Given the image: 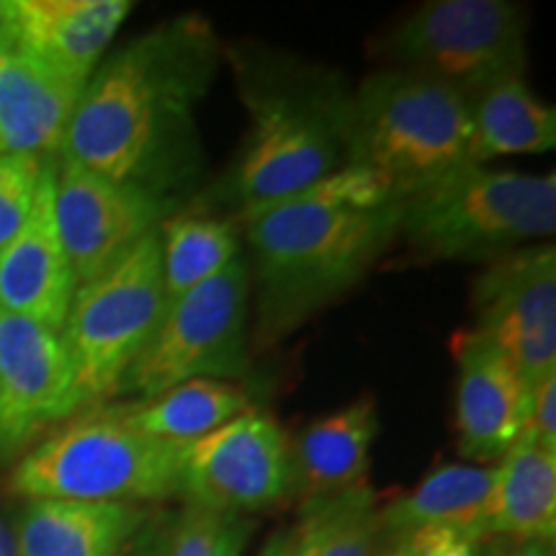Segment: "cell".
Listing matches in <instances>:
<instances>
[{
    "label": "cell",
    "mask_w": 556,
    "mask_h": 556,
    "mask_svg": "<svg viewBox=\"0 0 556 556\" xmlns=\"http://www.w3.org/2000/svg\"><path fill=\"white\" fill-rule=\"evenodd\" d=\"M217 60V31L199 13L139 34L88 78L60 157L168 199L197 163L193 111Z\"/></svg>",
    "instance_id": "6da1fadb"
},
{
    "label": "cell",
    "mask_w": 556,
    "mask_h": 556,
    "mask_svg": "<svg viewBox=\"0 0 556 556\" xmlns=\"http://www.w3.org/2000/svg\"><path fill=\"white\" fill-rule=\"evenodd\" d=\"M250 250L258 340L278 343L364 281L397 240L400 201L356 165L238 214Z\"/></svg>",
    "instance_id": "7a4b0ae2"
},
{
    "label": "cell",
    "mask_w": 556,
    "mask_h": 556,
    "mask_svg": "<svg viewBox=\"0 0 556 556\" xmlns=\"http://www.w3.org/2000/svg\"><path fill=\"white\" fill-rule=\"evenodd\" d=\"M248 137L227 178L238 214L294 197L351 160L353 93L336 70L263 50H232Z\"/></svg>",
    "instance_id": "3957f363"
},
{
    "label": "cell",
    "mask_w": 556,
    "mask_h": 556,
    "mask_svg": "<svg viewBox=\"0 0 556 556\" xmlns=\"http://www.w3.org/2000/svg\"><path fill=\"white\" fill-rule=\"evenodd\" d=\"M556 176L462 165L400 201L397 240L415 263L497 261L554 238Z\"/></svg>",
    "instance_id": "277c9868"
},
{
    "label": "cell",
    "mask_w": 556,
    "mask_h": 556,
    "mask_svg": "<svg viewBox=\"0 0 556 556\" xmlns=\"http://www.w3.org/2000/svg\"><path fill=\"white\" fill-rule=\"evenodd\" d=\"M180 446L131 426L127 405H93L18 458L11 490L24 500L160 503L180 495Z\"/></svg>",
    "instance_id": "5b68a950"
},
{
    "label": "cell",
    "mask_w": 556,
    "mask_h": 556,
    "mask_svg": "<svg viewBox=\"0 0 556 556\" xmlns=\"http://www.w3.org/2000/svg\"><path fill=\"white\" fill-rule=\"evenodd\" d=\"M471 163L469 101L413 70H377L353 90L351 160L402 201Z\"/></svg>",
    "instance_id": "8992f818"
},
{
    "label": "cell",
    "mask_w": 556,
    "mask_h": 556,
    "mask_svg": "<svg viewBox=\"0 0 556 556\" xmlns=\"http://www.w3.org/2000/svg\"><path fill=\"white\" fill-rule=\"evenodd\" d=\"M165 309L157 229L106 274L78 287L60 330L78 413L119 392L131 364L155 338Z\"/></svg>",
    "instance_id": "52a82bcc"
},
{
    "label": "cell",
    "mask_w": 556,
    "mask_h": 556,
    "mask_svg": "<svg viewBox=\"0 0 556 556\" xmlns=\"http://www.w3.org/2000/svg\"><path fill=\"white\" fill-rule=\"evenodd\" d=\"M528 13L510 0H430L381 37L392 67L456 88L464 99L523 75Z\"/></svg>",
    "instance_id": "ba28073f"
},
{
    "label": "cell",
    "mask_w": 556,
    "mask_h": 556,
    "mask_svg": "<svg viewBox=\"0 0 556 556\" xmlns=\"http://www.w3.org/2000/svg\"><path fill=\"white\" fill-rule=\"evenodd\" d=\"M250 268L238 258L165 309L116 394L150 400L193 379L235 381L248 366Z\"/></svg>",
    "instance_id": "9c48e42d"
},
{
    "label": "cell",
    "mask_w": 556,
    "mask_h": 556,
    "mask_svg": "<svg viewBox=\"0 0 556 556\" xmlns=\"http://www.w3.org/2000/svg\"><path fill=\"white\" fill-rule=\"evenodd\" d=\"M291 492L289 438L266 409H242L180 451V495L193 507L248 516Z\"/></svg>",
    "instance_id": "30bf717a"
},
{
    "label": "cell",
    "mask_w": 556,
    "mask_h": 556,
    "mask_svg": "<svg viewBox=\"0 0 556 556\" xmlns=\"http://www.w3.org/2000/svg\"><path fill=\"white\" fill-rule=\"evenodd\" d=\"M475 328L516 368L526 402L556 374V250L539 242L492 261L471 291Z\"/></svg>",
    "instance_id": "8fae6325"
},
{
    "label": "cell",
    "mask_w": 556,
    "mask_h": 556,
    "mask_svg": "<svg viewBox=\"0 0 556 556\" xmlns=\"http://www.w3.org/2000/svg\"><path fill=\"white\" fill-rule=\"evenodd\" d=\"M170 214V199L58 157L54 217L75 283L96 281Z\"/></svg>",
    "instance_id": "7c38bea8"
},
{
    "label": "cell",
    "mask_w": 556,
    "mask_h": 556,
    "mask_svg": "<svg viewBox=\"0 0 556 556\" xmlns=\"http://www.w3.org/2000/svg\"><path fill=\"white\" fill-rule=\"evenodd\" d=\"M75 413L73 366L60 332L0 315V464L18 462Z\"/></svg>",
    "instance_id": "4fadbf2b"
},
{
    "label": "cell",
    "mask_w": 556,
    "mask_h": 556,
    "mask_svg": "<svg viewBox=\"0 0 556 556\" xmlns=\"http://www.w3.org/2000/svg\"><path fill=\"white\" fill-rule=\"evenodd\" d=\"M451 351L456 361L458 454L469 464L495 467L523 435V387L505 353L477 330L456 332Z\"/></svg>",
    "instance_id": "5bb4252c"
},
{
    "label": "cell",
    "mask_w": 556,
    "mask_h": 556,
    "mask_svg": "<svg viewBox=\"0 0 556 556\" xmlns=\"http://www.w3.org/2000/svg\"><path fill=\"white\" fill-rule=\"evenodd\" d=\"M54 176L58 157L45 160L29 219L0 250V315L34 319L60 332L78 283L54 217Z\"/></svg>",
    "instance_id": "9a60e30c"
},
{
    "label": "cell",
    "mask_w": 556,
    "mask_h": 556,
    "mask_svg": "<svg viewBox=\"0 0 556 556\" xmlns=\"http://www.w3.org/2000/svg\"><path fill=\"white\" fill-rule=\"evenodd\" d=\"M129 13V0H0L18 54L83 83L101 65Z\"/></svg>",
    "instance_id": "2e32d148"
},
{
    "label": "cell",
    "mask_w": 556,
    "mask_h": 556,
    "mask_svg": "<svg viewBox=\"0 0 556 556\" xmlns=\"http://www.w3.org/2000/svg\"><path fill=\"white\" fill-rule=\"evenodd\" d=\"M86 83L13 54L0 65V155L60 157Z\"/></svg>",
    "instance_id": "e0dca14e"
},
{
    "label": "cell",
    "mask_w": 556,
    "mask_h": 556,
    "mask_svg": "<svg viewBox=\"0 0 556 556\" xmlns=\"http://www.w3.org/2000/svg\"><path fill=\"white\" fill-rule=\"evenodd\" d=\"M379 430L374 397H358L304 426L294 441H289L294 492L309 500L364 484Z\"/></svg>",
    "instance_id": "ac0fdd59"
},
{
    "label": "cell",
    "mask_w": 556,
    "mask_h": 556,
    "mask_svg": "<svg viewBox=\"0 0 556 556\" xmlns=\"http://www.w3.org/2000/svg\"><path fill=\"white\" fill-rule=\"evenodd\" d=\"M137 505L26 500L18 510V556H119L142 523Z\"/></svg>",
    "instance_id": "d6986e66"
},
{
    "label": "cell",
    "mask_w": 556,
    "mask_h": 556,
    "mask_svg": "<svg viewBox=\"0 0 556 556\" xmlns=\"http://www.w3.org/2000/svg\"><path fill=\"white\" fill-rule=\"evenodd\" d=\"M495 490V467L482 464H443L422 477L413 490L379 505L381 536H402L417 528H448L484 541L486 510Z\"/></svg>",
    "instance_id": "ffe728a7"
},
{
    "label": "cell",
    "mask_w": 556,
    "mask_h": 556,
    "mask_svg": "<svg viewBox=\"0 0 556 556\" xmlns=\"http://www.w3.org/2000/svg\"><path fill=\"white\" fill-rule=\"evenodd\" d=\"M492 536L554 544L556 451L541 448L531 438H520L495 464L484 541Z\"/></svg>",
    "instance_id": "44dd1931"
},
{
    "label": "cell",
    "mask_w": 556,
    "mask_h": 556,
    "mask_svg": "<svg viewBox=\"0 0 556 556\" xmlns=\"http://www.w3.org/2000/svg\"><path fill=\"white\" fill-rule=\"evenodd\" d=\"M471 163L503 155H536L556 148V111L541 103L523 75L492 83L471 96Z\"/></svg>",
    "instance_id": "7402d4cb"
},
{
    "label": "cell",
    "mask_w": 556,
    "mask_h": 556,
    "mask_svg": "<svg viewBox=\"0 0 556 556\" xmlns=\"http://www.w3.org/2000/svg\"><path fill=\"white\" fill-rule=\"evenodd\" d=\"M124 405L131 426L144 435L186 448L248 409L250 394L235 381L193 379Z\"/></svg>",
    "instance_id": "603a6c76"
},
{
    "label": "cell",
    "mask_w": 556,
    "mask_h": 556,
    "mask_svg": "<svg viewBox=\"0 0 556 556\" xmlns=\"http://www.w3.org/2000/svg\"><path fill=\"white\" fill-rule=\"evenodd\" d=\"M165 304H176L240 258L235 222L208 214H168L157 227Z\"/></svg>",
    "instance_id": "cb8c5ba5"
},
{
    "label": "cell",
    "mask_w": 556,
    "mask_h": 556,
    "mask_svg": "<svg viewBox=\"0 0 556 556\" xmlns=\"http://www.w3.org/2000/svg\"><path fill=\"white\" fill-rule=\"evenodd\" d=\"M291 556H379V497L366 482L304 500Z\"/></svg>",
    "instance_id": "d4e9b609"
},
{
    "label": "cell",
    "mask_w": 556,
    "mask_h": 556,
    "mask_svg": "<svg viewBox=\"0 0 556 556\" xmlns=\"http://www.w3.org/2000/svg\"><path fill=\"white\" fill-rule=\"evenodd\" d=\"M253 520L189 505L180 513L170 556H242Z\"/></svg>",
    "instance_id": "484cf974"
},
{
    "label": "cell",
    "mask_w": 556,
    "mask_h": 556,
    "mask_svg": "<svg viewBox=\"0 0 556 556\" xmlns=\"http://www.w3.org/2000/svg\"><path fill=\"white\" fill-rule=\"evenodd\" d=\"M45 160L0 155V250L16 238L37 201Z\"/></svg>",
    "instance_id": "4316f807"
},
{
    "label": "cell",
    "mask_w": 556,
    "mask_h": 556,
    "mask_svg": "<svg viewBox=\"0 0 556 556\" xmlns=\"http://www.w3.org/2000/svg\"><path fill=\"white\" fill-rule=\"evenodd\" d=\"M379 556H477V541L448 528H417L394 536Z\"/></svg>",
    "instance_id": "83f0119b"
},
{
    "label": "cell",
    "mask_w": 556,
    "mask_h": 556,
    "mask_svg": "<svg viewBox=\"0 0 556 556\" xmlns=\"http://www.w3.org/2000/svg\"><path fill=\"white\" fill-rule=\"evenodd\" d=\"M520 438H531L541 448L556 451V374L536 387L528 402L526 428Z\"/></svg>",
    "instance_id": "f1b7e54d"
},
{
    "label": "cell",
    "mask_w": 556,
    "mask_h": 556,
    "mask_svg": "<svg viewBox=\"0 0 556 556\" xmlns=\"http://www.w3.org/2000/svg\"><path fill=\"white\" fill-rule=\"evenodd\" d=\"M477 556H554V544L492 536L477 544Z\"/></svg>",
    "instance_id": "f546056e"
},
{
    "label": "cell",
    "mask_w": 556,
    "mask_h": 556,
    "mask_svg": "<svg viewBox=\"0 0 556 556\" xmlns=\"http://www.w3.org/2000/svg\"><path fill=\"white\" fill-rule=\"evenodd\" d=\"M294 554V536L291 531H274L263 544L258 556H291Z\"/></svg>",
    "instance_id": "4dcf8cb0"
},
{
    "label": "cell",
    "mask_w": 556,
    "mask_h": 556,
    "mask_svg": "<svg viewBox=\"0 0 556 556\" xmlns=\"http://www.w3.org/2000/svg\"><path fill=\"white\" fill-rule=\"evenodd\" d=\"M0 556H18L16 531H13V523L3 518V513H0Z\"/></svg>",
    "instance_id": "1f68e13d"
},
{
    "label": "cell",
    "mask_w": 556,
    "mask_h": 556,
    "mask_svg": "<svg viewBox=\"0 0 556 556\" xmlns=\"http://www.w3.org/2000/svg\"><path fill=\"white\" fill-rule=\"evenodd\" d=\"M13 54H18L16 39H13V31H11V26L5 24L3 16H0V65H3L5 60H11Z\"/></svg>",
    "instance_id": "d6a6232c"
}]
</instances>
